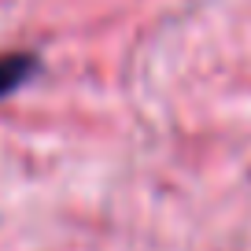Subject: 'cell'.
Wrapping results in <instances>:
<instances>
[{
  "mask_svg": "<svg viewBox=\"0 0 251 251\" xmlns=\"http://www.w3.org/2000/svg\"><path fill=\"white\" fill-rule=\"evenodd\" d=\"M37 71V59L30 52H11V55H0V100L8 93H15L30 74Z\"/></svg>",
  "mask_w": 251,
  "mask_h": 251,
  "instance_id": "obj_1",
  "label": "cell"
}]
</instances>
